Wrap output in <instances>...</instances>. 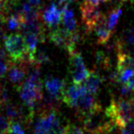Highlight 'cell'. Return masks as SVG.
Instances as JSON below:
<instances>
[{"mask_svg": "<svg viewBox=\"0 0 134 134\" xmlns=\"http://www.w3.org/2000/svg\"><path fill=\"white\" fill-rule=\"evenodd\" d=\"M105 113L116 126L122 129L133 119L134 102L127 99L112 100L106 108Z\"/></svg>", "mask_w": 134, "mask_h": 134, "instance_id": "6da1fadb", "label": "cell"}, {"mask_svg": "<svg viewBox=\"0 0 134 134\" xmlns=\"http://www.w3.org/2000/svg\"><path fill=\"white\" fill-rule=\"evenodd\" d=\"M114 124L102 109L86 116L84 130L89 134H109L113 130Z\"/></svg>", "mask_w": 134, "mask_h": 134, "instance_id": "7a4b0ae2", "label": "cell"}, {"mask_svg": "<svg viewBox=\"0 0 134 134\" xmlns=\"http://www.w3.org/2000/svg\"><path fill=\"white\" fill-rule=\"evenodd\" d=\"M5 48L14 63H25L28 60V47L21 34H11L5 38Z\"/></svg>", "mask_w": 134, "mask_h": 134, "instance_id": "3957f363", "label": "cell"}, {"mask_svg": "<svg viewBox=\"0 0 134 134\" xmlns=\"http://www.w3.org/2000/svg\"><path fill=\"white\" fill-rule=\"evenodd\" d=\"M50 40L58 47L65 49L69 54H72L75 52V46L78 42L79 34L76 30L69 31L65 28H57L50 33Z\"/></svg>", "mask_w": 134, "mask_h": 134, "instance_id": "277c9868", "label": "cell"}, {"mask_svg": "<svg viewBox=\"0 0 134 134\" xmlns=\"http://www.w3.org/2000/svg\"><path fill=\"white\" fill-rule=\"evenodd\" d=\"M117 72L118 82L126 84L134 75V54L119 52Z\"/></svg>", "mask_w": 134, "mask_h": 134, "instance_id": "5b68a950", "label": "cell"}, {"mask_svg": "<svg viewBox=\"0 0 134 134\" xmlns=\"http://www.w3.org/2000/svg\"><path fill=\"white\" fill-rule=\"evenodd\" d=\"M18 91L23 102L30 108L42 98V86H36L27 81L18 86Z\"/></svg>", "mask_w": 134, "mask_h": 134, "instance_id": "8992f818", "label": "cell"}, {"mask_svg": "<svg viewBox=\"0 0 134 134\" xmlns=\"http://www.w3.org/2000/svg\"><path fill=\"white\" fill-rule=\"evenodd\" d=\"M69 70L75 84H81L84 82L90 73L85 65L82 55L76 52L70 54Z\"/></svg>", "mask_w": 134, "mask_h": 134, "instance_id": "52a82bcc", "label": "cell"}, {"mask_svg": "<svg viewBox=\"0 0 134 134\" xmlns=\"http://www.w3.org/2000/svg\"><path fill=\"white\" fill-rule=\"evenodd\" d=\"M80 11L82 21L86 26V30H88V31L95 29V27L99 22L101 18L103 17L97 6H94V5L90 4L86 0L81 4Z\"/></svg>", "mask_w": 134, "mask_h": 134, "instance_id": "ba28073f", "label": "cell"}, {"mask_svg": "<svg viewBox=\"0 0 134 134\" xmlns=\"http://www.w3.org/2000/svg\"><path fill=\"white\" fill-rule=\"evenodd\" d=\"M74 108L78 111L79 115L85 118L93 112L101 109V106L95 99L94 95L86 92L78 97Z\"/></svg>", "mask_w": 134, "mask_h": 134, "instance_id": "9c48e42d", "label": "cell"}, {"mask_svg": "<svg viewBox=\"0 0 134 134\" xmlns=\"http://www.w3.org/2000/svg\"><path fill=\"white\" fill-rule=\"evenodd\" d=\"M118 51L134 54V28L126 29L121 32L117 41Z\"/></svg>", "mask_w": 134, "mask_h": 134, "instance_id": "30bf717a", "label": "cell"}, {"mask_svg": "<svg viewBox=\"0 0 134 134\" xmlns=\"http://www.w3.org/2000/svg\"><path fill=\"white\" fill-rule=\"evenodd\" d=\"M57 113L54 110L41 116L34 127V134H52V128Z\"/></svg>", "mask_w": 134, "mask_h": 134, "instance_id": "8fae6325", "label": "cell"}, {"mask_svg": "<svg viewBox=\"0 0 134 134\" xmlns=\"http://www.w3.org/2000/svg\"><path fill=\"white\" fill-rule=\"evenodd\" d=\"M86 89L85 88L84 86L80 84H75L70 86L67 89H64L63 95H62V98L63 101L67 105L69 106L70 108H73L75 107V102L78 99V97H80L82 94L86 93Z\"/></svg>", "mask_w": 134, "mask_h": 134, "instance_id": "7c38bea8", "label": "cell"}, {"mask_svg": "<svg viewBox=\"0 0 134 134\" xmlns=\"http://www.w3.org/2000/svg\"><path fill=\"white\" fill-rule=\"evenodd\" d=\"M44 85L49 95L52 97L56 99L62 97V95L65 89V82L63 80L52 76H49L45 80Z\"/></svg>", "mask_w": 134, "mask_h": 134, "instance_id": "4fadbf2b", "label": "cell"}, {"mask_svg": "<svg viewBox=\"0 0 134 134\" xmlns=\"http://www.w3.org/2000/svg\"><path fill=\"white\" fill-rule=\"evenodd\" d=\"M42 19L50 28L58 26L62 19V12L58 8L57 5L51 4L46 9L42 12Z\"/></svg>", "mask_w": 134, "mask_h": 134, "instance_id": "5bb4252c", "label": "cell"}, {"mask_svg": "<svg viewBox=\"0 0 134 134\" xmlns=\"http://www.w3.org/2000/svg\"><path fill=\"white\" fill-rule=\"evenodd\" d=\"M95 31L97 38V43H99V44L108 43V41H109L110 37H111L112 30L108 29V24H107V19L105 16L101 18L99 22L95 27Z\"/></svg>", "mask_w": 134, "mask_h": 134, "instance_id": "9a60e30c", "label": "cell"}, {"mask_svg": "<svg viewBox=\"0 0 134 134\" xmlns=\"http://www.w3.org/2000/svg\"><path fill=\"white\" fill-rule=\"evenodd\" d=\"M24 63H15L8 68V78L13 84L20 85L26 76V68L23 65Z\"/></svg>", "mask_w": 134, "mask_h": 134, "instance_id": "2e32d148", "label": "cell"}, {"mask_svg": "<svg viewBox=\"0 0 134 134\" xmlns=\"http://www.w3.org/2000/svg\"><path fill=\"white\" fill-rule=\"evenodd\" d=\"M101 83H102V78H101L100 75L97 74V72H90L87 78L85 80V84L83 86H85L88 93L96 95L98 91Z\"/></svg>", "mask_w": 134, "mask_h": 134, "instance_id": "e0dca14e", "label": "cell"}, {"mask_svg": "<svg viewBox=\"0 0 134 134\" xmlns=\"http://www.w3.org/2000/svg\"><path fill=\"white\" fill-rule=\"evenodd\" d=\"M62 20L63 26L69 31H75L76 30V21L74 17V12L71 9H65L62 12Z\"/></svg>", "mask_w": 134, "mask_h": 134, "instance_id": "ac0fdd59", "label": "cell"}, {"mask_svg": "<svg viewBox=\"0 0 134 134\" xmlns=\"http://www.w3.org/2000/svg\"><path fill=\"white\" fill-rule=\"evenodd\" d=\"M24 23V19H23L22 15L20 12L14 14V15L10 16L7 19V24L9 30H20L21 26Z\"/></svg>", "mask_w": 134, "mask_h": 134, "instance_id": "d6986e66", "label": "cell"}, {"mask_svg": "<svg viewBox=\"0 0 134 134\" xmlns=\"http://www.w3.org/2000/svg\"><path fill=\"white\" fill-rule=\"evenodd\" d=\"M121 13H122V10H121L120 8H115L109 13L108 18L107 19V24H108V27L110 30H113L116 25L118 24V21L120 18Z\"/></svg>", "mask_w": 134, "mask_h": 134, "instance_id": "ffe728a7", "label": "cell"}, {"mask_svg": "<svg viewBox=\"0 0 134 134\" xmlns=\"http://www.w3.org/2000/svg\"><path fill=\"white\" fill-rule=\"evenodd\" d=\"M9 62L7 59V54L0 48V77H3L6 75L7 71L9 68Z\"/></svg>", "mask_w": 134, "mask_h": 134, "instance_id": "44dd1931", "label": "cell"}, {"mask_svg": "<svg viewBox=\"0 0 134 134\" xmlns=\"http://www.w3.org/2000/svg\"><path fill=\"white\" fill-rule=\"evenodd\" d=\"M11 121L9 119L0 115V134H8Z\"/></svg>", "mask_w": 134, "mask_h": 134, "instance_id": "7402d4cb", "label": "cell"}, {"mask_svg": "<svg viewBox=\"0 0 134 134\" xmlns=\"http://www.w3.org/2000/svg\"><path fill=\"white\" fill-rule=\"evenodd\" d=\"M63 134H84L82 129L77 127L75 124H67L64 126Z\"/></svg>", "mask_w": 134, "mask_h": 134, "instance_id": "603a6c76", "label": "cell"}, {"mask_svg": "<svg viewBox=\"0 0 134 134\" xmlns=\"http://www.w3.org/2000/svg\"><path fill=\"white\" fill-rule=\"evenodd\" d=\"M8 134H25L23 129L21 128L20 124L16 122L10 123L9 129H8Z\"/></svg>", "mask_w": 134, "mask_h": 134, "instance_id": "cb8c5ba5", "label": "cell"}, {"mask_svg": "<svg viewBox=\"0 0 134 134\" xmlns=\"http://www.w3.org/2000/svg\"><path fill=\"white\" fill-rule=\"evenodd\" d=\"M122 134H134V122H130L126 127L121 129Z\"/></svg>", "mask_w": 134, "mask_h": 134, "instance_id": "d4e9b609", "label": "cell"}, {"mask_svg": "<svg viewBox=\"0 0 134 134\" xmlns=\"http://www.w3.org/2000/svg\"><path fill=\"white\" fill-rule=\"evenodd\" d=\"M125 85V86H126L127 88H128L130 91H132V90H134V75H132L131 77L130 78V80L128 81V82L126 83V84H123Z\"/></svg>", "mask_w": 134, "mask_h": 134, "instance_id": "484cf974", "label": "cell"}, {"mask_svg": "<svg viewBox=\"0 0 134 134\" xmlns=\"http://www.w3.org/2000/svg\"><path fill=\"white\" fill-rule=\"evenodd\" d=\"M86 1L89 2L90 4L94 5V6H99V5L102 4V3L107 2L108 0H86Z\"/></svg>", "mask_w": 134, "mask_h": 134, "instance_id": "4316f807", "label": "cell"}, {"mask_svg": "<svg viewBox=\"0 0 134 134\" xmlns=\"http://www.w3.org/2000/svg\"><path fill=\"white\" fill-rule=\"evenodd\" d=\"M28 1L33 7H39L40 4H41V0H28Z\"/></svg>", "mask_w": 134, "mask_h": 134, "instance_id": "83f0119b", "label": "cell"}, {"mask_svg": "<svg viewBox=\"0 0 134 134\" xmlns=\"http://www.w3.org/2000/svg\"><path fill=\"white\" fill-rule=\"evenodd\" d=\"M9 1H10V4H17L19 0H9Z\"/></svg>", "mask_w": 134, "mask_h": 134, "instance_id": "f1b7e54d", "label": "cell"}, {"mask_svg": "<svg viewBox=\"0 0 134 134\" xmlns=\"http://www.w3.org/2000/svg\"><path fill=\"white\" fill-rule=\"evenodd\" d=\"M120 1H122V2H124V1H127V0H120Z\"/></svg>", "mask_w": 134, "mask_h": 134, "instance_id": "f546056e", "label": "cell"}]
</instances>
